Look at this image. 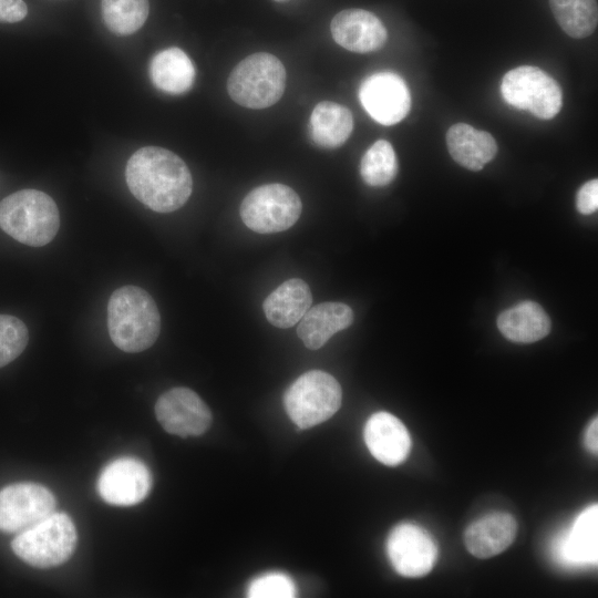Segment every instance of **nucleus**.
Wrapping results in <instances>:
<instances>
[{
	"instance_id": "f257e3e1",
	"label": "nucleus",
	"mask_w": 598,
	"mask_h": 598,
	"mask_svg": "<svg viewBox=\"0 0 598 598\" xmlns=\"http://www.w3.org/2000/svg\"><path fill=\"white\" fill-rule=\"evenodd\" d=\"M126 184L136 199L157 213H172L189 198L193 188L190 172L175 153L145 146L128 159Z\"/></svg>"
},
{
	"instance_id": "f03ea898",
	"label": "nucleus",
	"mask_w": 598,
	"mask_h": 598,
	"mask_svg": "<svg viewBox=\"0 0 598 598\" xmlns=\"http://www.w3.org/2000/svg\"><path fill=\"white\" fill-rule=\"evenodd\" d=\"M107 329L112 342L124 352L152 347L161 331V316L152 296L136 286L116 289L107 303Z\"/></svg>"
},
{
	"instance_id": "7ed1b4c3",
	"label": "nucleus",
	"mask_w": 598,
	"mask_h": 598,
	"mask_svg": "<svg viewBox=\"0 0 598 598\" xmlns=\"http://www.w3.org/2000/svg\"><path fill=\"white\" fill-rule=\"evenodd\" d=\"M59 226L58 206L41 190H18L0 202V228L21 244L44 246L55 237Z\"/></svg>"
},
{
	"instance_id": "20e7f679",
	"label": "nucleus",
	"mask_w": 598,
	"mask_h": 598,
	"mask_svg": "<svg viewBox=\"0 0 598 598\" xmlns=\"http://www.w3.org/2000/svg\"><path fill=\"white\" fill-rule=\"evenodd\" d=\"M78 533L71 517L53 512L11 542L13 553L37 568H50L65 563L74 553Z\"/></svg>"
},
{
	"instance_id": "39448f33",
	"label": "nucleus",
	"mask_w": 598,
	"mask_h": 598,
	"mask_svg": "<svg viewBox=\"0 0 598 598\" xmlns=\"http://www.w3.org/2000/svg\"><path fill=\"white\" fill-rule=\"evenodd\" d=\"M286 70L278 58L258 52L241 60L230 72L227 90L230 97L248 109H266L282 96Z\"/></svg>"
},
{
	"instance_id": "423d86ee",
	"label": "nucleus",
	"mask_w": 598,
	"mask_h": 598,
	"mask_svg": "<svg viewBox=\"0 0 598 598\" xmlns=\"http://www.w3.org/2000/svg\"><path fill=\"white\" fill-rule=\"evenodd\" d=\"M342 390L329 373L312 370L301 374L285 392L283 405L299 429H309L330 419L341 406Z\"/></svg>"
},
{
	"instance_id": "0eeeda50",
	"label": "nucleus",
	"mask_w": 598,
	"mask_h": 598,
	"mask_svg": "<svg viewBox=\"0 0 598 598\" xmlns=\"http://www.w3.org/2000/svg\"><path fill=\"white\" fill-rule=\"evenodd\" d=\"M301 209V200L292 188L274 183L252 189L241 202L239 213L249 229L274 234L293 226Z\"/></svg>"
},
{
	"instance_id": "6e6552de",
	"label": "nucleus",
	"mask_w": 598,
	"mask_h": 598,
	"mask_svg": "<svg viewBox=\"0 0 598 598\" xmlns=\"http://www.w3.org/2000/svg\"><path fill=\"white\" fill-rule=\"evenodd\" d=\"M503 99L509 105L528 111L542 120L553 118L561 107V90L554 78L534 65L509 70L501 84Z\"/></svg>"
},
{
	"instance_id": "1a4fd4ad",
	"label": "nucleus",
	"mask_w": 598,
	"mask_h": 598,
	"mask_svg": "<svg viewBox=\"0 0 598 598\" xmlns=\"http://www.w3.org/2000/svg\"><path fill=\"white\" fill-rule=\"evenodd\" d=\"M56 506L53 493L33 482H20L0 489V532L19 534L39 523Z\"/></svg>"
},
{
	"instance_id": "9d476101",
	"label": "nucleus",
	"mask_w": 598,
	"mask_h": 598,
	"mask_svg": "<svg viewBox=\"0 0 598 598\" xmlns=\"http://www.w3.org/2000/svg\"><path fill=\"white\" fill-rule=\"evenodd\" d=\"M155 415L169 434L198 436L212 424V412L193 390L177 386L164 392L155 403Z\"/></svg>"
},
{
	"instance_id": "9b49d317",
	"label": "nucleus",
	"mask_w": 598,
	"mask_h": 598,
	"mask_svg": "<svg viewBox=\"0 0 598 598\" xmlns=\"http://www.w3.org/2000/svg\"><path fill=\"white\" fill-rule=\"evenodd\" d=\"M386 553L395 571L412 578L429 574L437 558V547L432 536L411 523L400 524L391 530Z\"/></svg>"
},
{
	"instance_id": "f8f14e48",
	"label": "nucleus",
	"mask_w": 598,
	"mask_h": 598,
	"mask_svg": "<svg viewBox=\"0 0 598 598\" xmlns=\"http://www.w3.org/2000/svg\"><path fill=\"white\" fill-rule=\"evenodd\" d=\"M152 474L138 458L122 456L110 462L100 473L96 488L101 498L115 506H133L146 498L152 488Z\"/></svg>"
},
{
	"instance_id": "ddd939ff",
	"label": "nucleus",
	"mask_w": 598,
	"mask_h": 598,
	"mask_svg": "<svg viewBox=\"0 0 598 598\" xmlns=\"http://www.w3.org/2000/svg\"><path fill=\"white\" fill-rule=\"evenodd\" d=\"M359 99L368 114L382 125L401 122L411 106L406 83L393 72L369 75L360 85Z\"/></svg>"
},
{
	"instance_id": "4468645a",
	"label": "nucleus",
	"mask_w": 598,
	"mask_h": 598,
	"mask_svg": "<svg viewBox=\"0 0 598 598\" xmlns=\"http://www.w3.org/2000/svg\"><path fill=\"white\" fill-rule=\"evenodd\" d=\"M333 40L342 48L367 53L381 49L388 38L381 20L363 9H346L337 13L330 24Z\"/></svg>"
},
{
	"instance_id": "2eb2a0df",
	"label": "nucleus",
	"mask_w": 598,
	"mask_h": 598,
	"mask_svg": "<svg viewBox=\"0 0 598 598\" xmlns=\"http://www.w3.org/2000/svg\"><path fill=\"white\" fill-rule=\"evenodd\" d=\"M363 437L371 455L384 465L396 466L403 463L410 453L409 431L391 413L372 414L364 425Z\"/></svg>"
},
{
	"instance_id": "dca6fc26",
	"label": "nucleus",
	"mask_w": 598,
	"mask_h": 598,
	"mask_svg": "<svg viewBox=\"0 0 598 598\" xmlns=\"http://www.w3.org/2000/svg\"><path fill=\"white\" fill-rule=\"evenodd\" d=\"M515 518L508 513H492L471 524L464 534L467 550L477 558L504 551L516 536Z\"/></svg>"
},
{
	"instance_id": "f3484780",
	"label": "nucleus",
	"mask_w": 598,
	"mask_h": 598,
	"mask_svg": "<svg viewBox=\"0 0 598 598\" xmlns=\"http://www.w3.org/2000/svg\"><path fill=\"white\" fill-rule=\"evenodd\" d=\"M353 322L352 309L342 302H322L305 313L298 322L297 333L310 350L320 349L338 331Z\"/></svg>"
},
{
	"instance_id": "a211bd4d",
	"label": "nucleus",
	"mask_w": 598,
	"mask_h": 598,
	"mask_svg": "<svg viewBox=\"0 0 598 598\" xmlns=\"http://www.w3.org/2000/svg\"><path fill=\"white\" fill-rule=\"evenodd\" d=\"M446 145L452 158L470 171H481L497 153L492 134L466 123H456L446 132Z\"/></svg>"
},
{
	"instance_id": "6ab92c4d",
	"label": "nucleus",
	"mask_w": 598,
	"mask_h": 598,
	"mask_svg": "<svg viewBox=\"0 0 598 598\" xmlns=\"http://www.w3.org/2000/svg\"><path fill=\"white\" fill-rule=\"evenodd\" d=\"M312 303L309 286L292 278L278 286L264 301L267 320L277 328H290L298 323Z\"/></svg>"
},
{
	"instance_id": "aec40b11",
	"label": "nucleus",
	"mask_w": 598,
	"mask_h": 598,
	"mask_svg": "<svg viewBox=\"0 0 598 598\" xmlns=\"http://www.w3.org/2000/svg\"><path fill=\"white\" fill-rule=\"evenodd\" d=\"M497 328L511 341L532 343L549 333L550 319L542 306L527 300L503 311Z\"/></svg>"
},
{
	"instance_id": "412c9836",
	"label": "nucleus",
	"mask_w": 598,
	"mask_h": 598,
	"mask_svg": "<svg viewBox=\"0 0 598 598\" xmlns=\"http://www.w3.org/2000/svg\"><path fill=\"white\" fill-rule=\"evenodd\" d=\"M150 76L158 90L168 94H182L192 87L195 68L183 50L168 48L159 51L152 59Z\"/></svg>"
},
{
	"instance_id": "4be33fe9",
	"label": "nucleus",
	"mask_w": 598,
	"mask_h": 598,
	"mask_svg": "<svg viewBox=\"0 0 598 598\" xmlns=\"http://www.w3.org/2000/svg\"><path fill=\"white\" fill-rule=\"evenodd\" d=\"M309 128L316 144L326 148H336L351 135L353 116L344 105L323 101L315 106L310 115Z\"/></svg>"
},
{
	"instance_id": "5701e85b",
	"label": "nucleus",
	"mask_w": 598,
	"mask_h": 598,
	"mask_svg": "<svg viewBox=\"0 0 598 598\" xmlns=\"http://www.w3.org/2000/svg\"><path fill=\"white\" fill-rule=\"evenodd\" d=\"M597 518L598 507L596 504L577 517L563 546L564 559L574 564L597 561Z\"/></svg>"
},
{
	"instance_id": "b1692460",
	"label": "nucleus",
	"mask_w": 598,
	"mask_h": 598,
	"mask_svg": "<svg viewBox=\"0 0 598 598\" xmlns=\"http://www.w3.org/2000/svg\"><path fill=\"white\" fill-rule=\"evenodd\" d=\"M549 6L559 27L571 38H587L597 28V0H549Z\"/></svg>"
},
{
	"instance_id": "393cba45",
	"label": "nucleus",
	"mask_w": 598,
	"mask_h": 598,
	"mask_svg": "<svg viewBox=\"0 0 598 598\" xmlns=\"http://www.w3.org/2000/svg\"><path fill=\"white\" fill-rule=\"evenodd\" d=\"M102 17L107 29L117 35H128L145 23L148 0H101Z\"/></svg>"
},
{
	"instance_id": "a878e982",
	"label": "nucleus",
	"mask_w": 598,
	"mask_h": 598,
	"mask_svg": "<svg viewBox=\"0 0 598 598\" xmlns=\"http://www.w3.org/2000/svg\"><path fill=\"white\" fill-rule=\"evenodd\" d=\"M399 165L392 145L378 140L364 153L360 163V174L365 184L374 187L390 184L398 174Z\"/></svg>"
},
{
	"instance_id": "bb28decb",
	"label": "nucleus",
	"mask_w": 598,
	"mask_h": 598,
	"mask_svg": "<svg viewBox=\"0 0 598 598\" xmlns=\"http://www.w3.org/2000/svg\"><path fill=\"white\" fill-rule=\"evenodd\" d=\"M29 341L25 324L14 316L0 315V368L18 358Z\"/></svg>"
},
{
	"instance_id": "cd10ccee",
	"label": "nucleus",
	"mask_w": 598,
	"mask_h": 598,
	"mask_svg": "<svg viewBox=\"0 0 598 598\" xmlns=\"http://www.w3.org/2000/svg\"><path fill=\"white\" fill-rule=\"evenodd\" d=\"M250 598H290L296 596L292 579L282 573H268L251 580L247 588Z\"/></svg>"
},
{
	"instance_id": "c85d7f7f",
	"label": "nucleus",
	"mask_w": 598,
	"mask_h": 598,
	"mask_svg": "<svg viewBox=\"0 0 598 598\" xmlns=\"http://www.w3.org/2000/svg\"><path fill=\"white\" fill-rule=\"evenodd\" d=\"M577 210L582 215H590L598 208V181L586 182L576 195Z\"/></svg>"
},
{
	"instance_id": "c756f323",
	"label": "nucleus",
	"mask_w": 598,
	"mask_h": 598,
	"mask_svg": "<svg viewBox=\"0 0 598 598\" xmlns=\"http://www.w3.org/2000/svg\"><path fill=\"white\" fill-rule=\"evenodd\" d=\"M28 8L22 0H0V22H19L25 18Z\"/></svg>"
},
{
	"instance_id": "7c9ffc66",
	"label": "nucleus",
	"mask_w": 598,
	"mask_h": 598,
	"mask_svg": "<svg viewBox=\"0 0 598 598\" xmlns=\"http://www.w3.org/2000/svg\"><path fill=\"white\" fill-rule=\"evenodd\" d=\"M586 447L594 454L598 451V419L595 417L586 430Z\"/></svg>"
},
{
	"instance_id": "2f4dec72",
	"label": "nucleus",
	"mask_w": 598,
	"mask_h": 598,
	"mask_svg": "<svg viewBox=\"0 0 598 598\" xmlns=\"http://www.w3.org/2000/svg\"><path fill=\"white\" fill-rule=\"evenodd\" d=\"M275 1H277V2H282V1H286V0H275Z\"/></svg>"
}]
</instances>
